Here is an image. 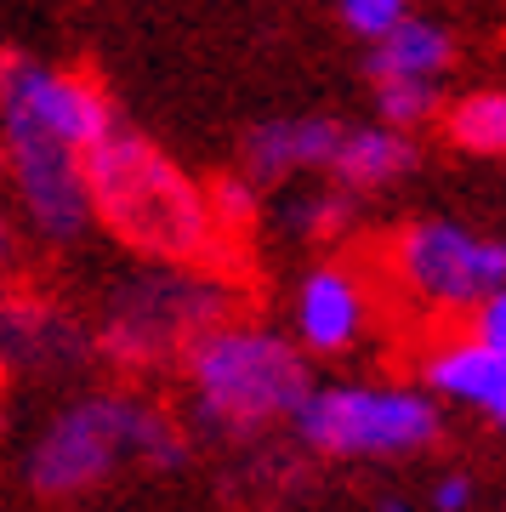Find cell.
Listing matches in <instances>:
<instances>
[{"instance_id": "18", "label": "cell", "mask_w": 506, "mask_h": 512, "mask_svg": "<svg viewBox=\"0 0 506 512\" xmlns=\"http://www.w3.org/2000/svg\"><path fill=\"white\" fill-rule=\"evenodd\" d=\"M472 330L484 336L489 348H501V353H506V285L489 296L484 308H472Z\"/></svg>"}, {"instance_id": "14", "label": "cell", "mask_w": 506, "mask_h": 512, "mask_svg": "<svg viewBox=\"0 0 506 512\" xmlns=\"http://www.w3.org/2000/svg\"><path fill=\"white\" fill-rule=\"evenodd\" d=\"M285 194H279V228H285L290 239H308V245H325V239H336L347 228V217H353V205H359V194L353 188H342L336 177H325V183L313 188H290L279 183Z\"/></svg>"}, {"instance_id": "10", "label": "cell", "mask_w": 506, "mask_h": 512, "mask_svg": "<svg viewBox=\"0 0 506 512\" xmlns=\"http://www.w3.org/2000/svg\"><path fill=\"white\" fill-rule=\"evenodd\" d=\"M347 120L330 114H285V120H262L245 137V177L251 183H302V177H330V160L342 148Z\"/></svg>"}, {"instance_id": "9", "label": "cell", "mask_w": 506, "mask_h": 512, "mask_svg": "<svg viewBox=\"0 0 506 512\" xmlns=\"http://www.w3.org/2000/svg\"><path fill=\"white\" fill-rule=\"evenodd\" d=\"M421 387H433L438 404H461V410H478L484 421L506 427V353L489 348L472 325L438 336L421 353Z\"/></svg>"}, {"instance_id": "4", "label": "cell", "mask_w": 506, "mask_h": 512, "mask_svg": "<svg viewBox=\"0 0 506 512\" xmlns=\"http://www.w3.org/2000/svg\"><path fill=\"white\" fill-rule=\"evenodd\" d=\"M182 456L188 444L165 410L126 393H86L46 421V433L29 450V484L40 495H80L126 461L177 467Z\"/></svg>"}, {"instance_id": "16", "label": "cell", "mask_w": 506, "mask_h": 512, "mask_svg": "<svg viewBox=\"0 0 506 512\" xmlns=\"http://www.w3.org/2000/svg\"><path fill=\"white\" fill-rule=\"evenodd\" d=\"M444 114V86H416V80H381L376 86V120L398 131H416Z\"/></svg>"}, {"instance_id": "6", "label": "cell", "mask_w": 506, "mask_h": 512, "mask_svg": "<svg viewBox=\"0 0 506 512\" xmlns=\"http://www.w3.org/2000/svg\"><path fill=\"white\" fill-rule=\"evenodd\" d=\"M296 439L336 461H393L438 439V393L398 382H325L296 410Z\"/></svg>"}, {"instance_id": "2", "label": "cell", "mask_w": 506, "mask_h": 512, "mask_svg": "<svg viewBox=\"0 0 506 512\" xmlns=\"http://www.w3.org/2000/svg\"><path fill=\"white\" fill-rule=\"evenodd\" d=\"M91 200L97 222L120 245L154 262H211L228 239L217 217V194L199 188L165 148L114 126L91 148Z\"/></svg>"}, {"instance_id": "7", "label": "cell", "mask_w": 506, "mask_h": 512, "mask_svg": "<svg viewBox=\"0 0 506 512\" xmlns=\"http://www.w3.org/2000/svg\"><path fill=\"white\" fill-rule=\"evenodd\" d=\"M387 274L416 308L467 313L506 285V239H489L455 217H421L387 245Z\"/></svg>"}, {"instance_id": "11", "label": "cell", "mask_w": 506, "mask_h": 512, "mask_svg": "<svg viewBox=\"0 0 506 512\" xmlns=\"http://www.w3.org/2000/svg\"><path fill=\"white\" fill-rule=\"evenodd\" d=\"M86 353V336L69 313H57L40 296L0 291V365L6 370H52L74 365Z\"/></svg>"}, {"instance_id": "12", "label": "cell", "mask_w": 506, "mask_h": 512, "mask_svg": "<svg viewBox=\"0 0 506 512\" xmlns=\"http://www.w3.org/2000/svg\"><path fill=\"white\" fill-rule=\"evenodd\" d=\"M416 171V137L410 131L387 126V120H370V126H347L342 148L330 160V177L353 194H381V188H398Z\"/></svg>"}, {"instance_id": "20", "label": "cell", "mask_w": 506, "mask_h": 512, "mask_svg": "<svg viewBox=\"0 0 506 512\" xmlns=\"http://www.w3.org/2000/svg\"><path fill=\"white\" fill-rule=\"evenodd\" d=\"M472 507V478L467 473H444L433 484V512H467Z\"/></svg>"}, {"instance_id": "19", "label": "cell", "mask_w": 506, "mask_h": 512, "mask_svg": "<svg viewBox=\"0 0 506 512\" xmlns=\"http://www.w3.org/2000/svg\"><path fill=\"white\" fill-rule=\"evenodd\" d=\"M18 256H23V222L12 211H0V291L18 274Z\"/></svg>"}, {"instance_id": "3", "label": "cell", "mask_w": 506, "mask_h": 512, "mask_svg": "<svg viewBox=\"0 0 506 512\" xmlns=\"http://www.w3.org/2000/svg\"><path fill=\"white\" fill-rule=\"evenodd\" d=\"M188 404L211 433H256L273 421H296L308 382V348L285 330L251 319H217L182 353Z\"/></svg>"}, {"instance_id": "15", "label": "cell", "mask_w": 506, "mask_h": 512, "mask_svg": "<svg viewBox=\"0 0 506 512\" xmlns=\"http://www.w3.org/2000/svg\"><path fill=\"white\" fill-rule=\"evenodd\" d=\"M438 120H444V137H450L455 148L489 154V160H501L506 154V92H495V86L450 97Z\"/></svg>"}, {"instance_id": "17", "label": "cell", "mask_w": 506, "mask_h": 512, "mask_svg": "<svg viewBox=\"0 0 506 512\" xmlns=\"http://www.w3.org/2000/svg\"><path fill=\"white\" fill-rule=\"evenodd\" d=\"M336 12L364 46H376L381 35H393L398 23L410 18V0H336Z\"/></svg>"}, {"instance_id": "13", "label": "cell", "mask_w": 506, "mask_h": 512, "mask_svg": "<svg viewBox=\"0 0 506 512\" xmlns=\"http://www.w3.org/2000/svg\"><path fill=\"white\" fill-rule=\"evenodd\" d=\"M455 69V35L433 18L398 23L393 35H381L370 46V80H416V86H444V74Z\"/></svg>"}, {"instance_id": "21", "label": "cell", "mask_w": 506, "mask_h": 512, "mask_svg": "<svg viewBox=\"0 0 506 512\" xmlns=\"http://www.w3.org/2000/svg\"><path fill=\"white\" fill-rule=\"evenodd\" d=\"M376 512H410V507H404V501H381Z\"/></svg>"}, {"instance_id": "22", "label": "cell", "mask_w": 506, "mask_h": 512, "mask_svg": "<svg viewBox=\"0 0 506 512\" xmlns=\"http://www.w3.org/2000/svg\"><path fill=\"white\" fill-rule=\"evenodd\" d=\"M0 63H6V57H0Z\"/></svg>"}, {"instance_id": "8", "label": "cell", "mask_w": 506, "mask_h": 512, "mask_svg": "<svg viewBox=\"0 0 506 512\" xmlns=\"http://www.w3.org/2000/svg\"><path fill=\"white\" fill-rule=\"evenodd\" d=\"M376 319V291L353 262H313L308 274L290 285V336L308 353H353L370 336Z\"/></svg>"}, {"instance_id": "1", "label": "cell", "mask_w": 506, "mask_h": 512, "mask_svg": "<svg viewBox=\"0 0 506 512\" xmlns=\"http://www.w3.org/2000/svg\"><path fill=\"white\" fill-rule=\"evenodd\" d=\"M114 131L103 86L52 57L0 63V165L18 222L40 245H74L97 222L91 148Z\"/></svg>"}, {"instance_id": "5", "label": "cell", "mask_w": 506, "mask_h": 512, "mask_svg": "<svg viewBox=\"0 0 506 512\" xmlns=\"http://www.w3.org/2000/svg\"><path fill=\"white\" fill-rule=\"evenodd\" d=\"M228 319V285L211 274V262H154L143 274L114 285L103 308V348L120 365H160L171 353H188L194 336Z\"/></svg>"}]
</instances>
